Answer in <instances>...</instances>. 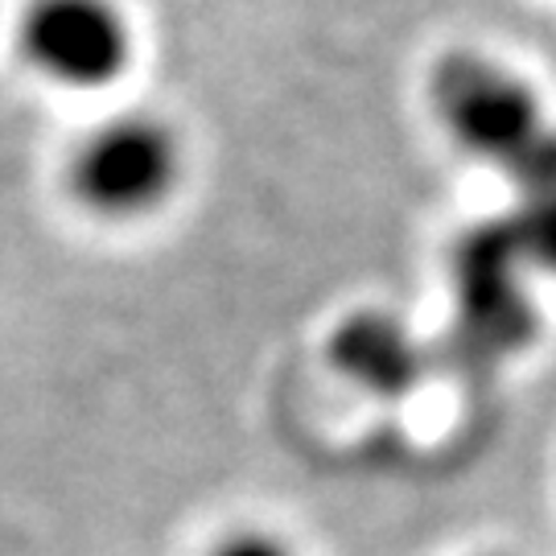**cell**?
<instances>
[{"instance_id":"obj_7","label":"cell","mask_w":556,"mask_h":556,"mask_svg":"<svg viewBox=\"0 0 556 556\" xmlns=\"http://www.w3.org/2000/svg\"><path fill=\"white\" fill-rule=\"evenodd\" d=\"M211 556H298L277 532H260V528H243V532H231L227 540H219Z\"/></svg>"},{"instance_id":"obj_4","label":"cell","mask_w":556,"mask_h":556,"mask_svg":"<svg viewBox=\"0 0 556 556\" xmlns=\"http://www.w3.org/2000/svg\"><path fill=\"white\" fill-rule=\"evenodd\" d=\"M523 260L507 223H482L470 236L457 243L454 256V285H457V309L466 334L491 346V351H511L532 330V314L523 301Z\"/></svg>"},{"instance_id":"obj_6","label":"cell","mask_w":556,"mask_h":556,"mask_svg":"<svg viewBox=\"0 0 556 556\" xmlns=\"http://www.w3.org/2000/svg\"><path fill=\"white\" fill-rule=\"evenodd\" d=\"M503 223L511 231L523 268L556 280V181L516 194V211Z\"/></svg>"},{"instance_id":"obj_1","label":"cell","mask_w":556,"mask_h":556,"mask_svg":"<svg viewBox=\"0 0 556 556\" xmlns=\"http://www.w3.org/2000/svg\"><path fill=\"white\" fill-rule=\"evenodd\" d=\"M429 108L454 149L507 178L516 194L556 181V124L519 71L475 50L445 54L429 71Z\"/></svg>"},{"instance_id":"obj_2","label":"cell","mask_w":556,"mask_h":556,"mask_svg":"<svg viewBox=\"0 0 556 556\" xmlns=\"http://www.w3.org/2000/svg\"><path fill=\"white\" fill-rule=\"evenodd\" d=\"M186 178L181 132L157 112L96 119L62 165L66 199L100 223H140L165 211Z\"/></svg>"},{"instance_id":"obj_5","label":"cell","mask_w":556,"mask_h":556,"mask_svg":"<svg viewBox=\"0 0 556 556\" xmlns=\"http://www.w3.org/2000/svg\"><path fill=\"white\" fill-rule=\"evenodd\" d=\"M330 363L342 379L376 400L408 396L425 379V346L420 338L388 309H358L334 326L326 342Z\"/></svg>"},{"instance_id":"obj_3","label":"cell","mask_w":556,"mask_h":556,"mask_svg":"<svg viewBox=\"0 0 556 556\" xmlns=\"http://www.w3.org/2000/svg\"><path fill=\"white\" fill-rule=\"evenodd\" d=\"M17 54L46 87L100 96L137 62V25L124 0H25Z\"/></svg>"}]
</instances>
